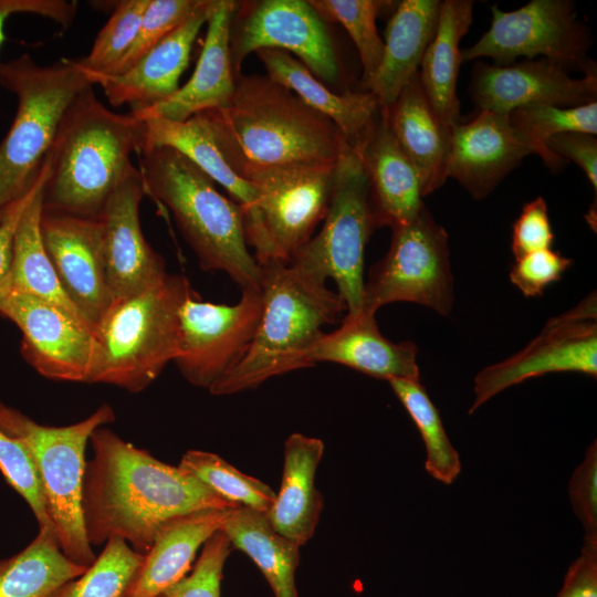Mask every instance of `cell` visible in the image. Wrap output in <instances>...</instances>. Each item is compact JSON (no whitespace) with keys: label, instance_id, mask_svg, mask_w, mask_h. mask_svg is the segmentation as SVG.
<instances>
[{"label":"cell","instance_id":"obj_1","mask_svg":"<svg viewBox=\"0 0 597 597\" xmlns=\"http://www.w3.org/2000/svg\"><path fill=\"white\" fill-rule=\"evenodd\" d=\"M86 461L82 512L91 546L123 538L145 554L167 521L197 510L234 507L179 465L159 461L105 427L95 429Z\"/></svg>","mask_w":597,"mask_h":597},{"label":"cell","instance_id":"obj_2","mask_svg":"<svg viewBox=\"0 0 597 597\" xmlns=\"http://www.w3.org/2000/svg\"><path fill=\"white\" fill-rule=\"evenodd\" d=\"M231 168L335 163L348 143L337 126L268 76H237L230 102L202 112Z\"/></svg>","mask_w":597,"mask_h":597},{"label":"cell","instance_id":"obj_3","mask_svg":"<svg viewBox=\"0 0 597 597\" xmlns=\"http://www.w3.org/2000/svg\"><path fill=\"white\" fill-rule=\"evenodd\" d=\"M143 147V121L111 111L87 87L65 112L48 156L43 209L98 219Z\"/></svg>","mask_w":597,"mask_h":597},{"label":"cell","instance_id":"obj_4","mask_svg":"<svg viewBox=\"0 0 597 597\" xmlns=\"http://www.w3.org/2000/svg\"><path fill=\"white\" fill-rule=\"evenodd\" d=\"M138 158L146 195L172 213L200 268L224 272L241 291L261 290L262 270L248 249L241 207L174 148H144Z\"/></svg>","mask_w":597,"mask_h":597},{"label":"cell","instance_id":"obj_5","mask_svg":"<svg viewBox=\"0 0 597 597\" xmlns=\"http://www.w3.org/2000/svg\"><path fill=\"white\" fill-rule=\"evenodd\" d=\"M261 266L262 314L254 337L242 358L208 390L227 396L254 389L268 379L312 367L306 355L336 323L346 306L333 292L287 262Z\"/></svg>","mask_w":597,"mask_h":597},{"label":"cell","instance_id":"obj_6","mask_svg":"<svg viewBox=\"0 0 597 597\" xmlns=\"http://www.w3.org/2000/svg\"><path fill=\"white\" fill-rule=\"evenodd\" d=\"M197 294L189 280L167 273L153 285L114 300L93 327L87 383L136 394L145 390L179 353V313Z\"/></svg>","mask_w":597,"mask_h":597},{"label":"cell","instance_id":"obj_7","mask_svg":"<svg viewBox=\"0 0 597 597\" xmlns=\"http://www.w3.org/2000/svg\"><path fill=\"white\" fill-rule=\"evenodd\" d=\"M0 85L17 96L13 122L0 143V211L36 182L72 102L94 86L80 60L38 64L23 53L0 62Z\"/></svg>","mask_w":597,"mask_h":597},{"label":"cell","instance_id":"obj_8","mask_svg":"<svg viewBox=\"0 0 597 597\" xmlns=\"http://www.w3.org/2000/svg\"><path fill=\"white\" fill-rule=\"evenodd\" d=\"M114 420L113 408L105 404L76 423L43 426L0 402V429L28 450L61 551L70 561L85 567L96 558L86 537L82 512L85 449L92 432Z\"/></svg>","mask_w":597,"mask_h":597},{"label":"cell","instance_id":"obj_9","mask_svg":"<svg viewBox=\"0 0 597 597\" xmlns=\"http://www.w3.org/2000/svg\"><path fill=\"white\" fill-rule=\"evenodd\" d=\"M375 227L359 147L347 143L335 164L324 224L287 263L320 283L333 279L347 313H358L365 284V248Z\"/></svg>","mask_w":597,"mask_h":597},{"label":"cell","instance_id":"obj_10","mask_svg":"<svg viewBox=\"0 0 597 597\" xmlns=\"http://www.w3.org/2000/svg\"><path fill=\"white\" fill-rule=\"evenodd\" d=\"M394 302H412L447 316L453 305L448 233L427 207L410 222L392 228L386 255L369 271L362 311L375 315Z\"/></svg>","mask_w":597,"mask_h":597},{"label":"cell","instance_id":"obj_11","mask_svg":"<svg viewBox=\"0 0 597 597\" xmlns=\"http://www.w3.org/2000/svg\"><path fill=\"white\" fill-rule=\"evenodd\" d=\"M490 29L461 51L462 61L491 57L498 65L517 57L546 59L566 71H596L588 59L589 34L576 19L575 6L567 0H532L514 11L492 6Z\"/></svg>","mask_w":597,"mask_h":597},{"label":"cell","instance_id":"obj_12","mask_svg":"<svg viewBox=\"0 0 597 597\" xmlns=\"http://www.w3.org/2000/svg\"><path fill=\"white\" fill-rule=\"evenodd\" d=\"M335 164L268 168L242 176L258 196L266 250L262 264L289 262L312 238L328 208Z\"/></svg>","mask_w":597,"mask_h":597},{"label":"cell","instance_id":"obj_13","mask_svg":"<svg viewBox=\"0 0 597 597\" xmlns=\"http://www.w3.org/2000/svg\"><path fill=\"white\" fill-rule=\"evenodd\" d=\"M565 371L597 376L595 294L549 318L541 333L519 353L480 370L474 378V400L469 413L511 386Z\"/></svg>","mask_w":597,"mask_h":597},{"label":"cell","instance_id":"obj_14","mask_svg":"<svg viewBox=\"0 0 597 597\" xmlns=\"http://www.w3.org/2000/svg\"><path fill=\"white\" fill-rule=\"evenodd\" d=\"M292 52L318 80L339 75L337 54L323 17L304 0H262L240 4L233 15L230 50L235 75L260 50Z\"/></svg>","mask_w":597,"mask_h":597},{"label":"cell","instance_id":"obj_15","mask_svg":"<svg viewBox=\"0 0 597 597\" xmlns=\"http://www.w3.org/2000/svg\"><path fill=\"white\" fill-rule=\"evenodd\" d=\"M261 290H243L232 305L186 300L179 313V353L174 363L191 385L209 389L251 344L262 314Z\"/></svg>","mask_w":597,"mask_h":597},{"label":"cell","instance_id":"obj_16","mask_svg":"<svg viewBox=\"0 0 597 597\" xmlns=\"http://www.w3.org/2000/svg\"><path fill=\"white\" fill-rule=\"evenodd\" d=\"M0 315L22 334L21 354L43 377L87 383L93 355L92 328L63 308L11 290L0 296Z\"/></svg>","mask_w":597,"mask_h":597},{"label":"cell","instance_id":"obj_17","mask_svg":"<svg viewBox=\"0 0 597 597\" xmlns=\"http://www.w3.org/2000/svg\"><path fill=\"white\" fill-rule=\"evenodd\" d=\"M480 111L509 115L531 104L575 107L597 102L596 71L574 78L546 60H524L509 65L475 64L470 85Z\"/></svg>","mask_w":597,"mask_h":597},{"label":"cell","instance_id":"obj_18","mask_svg":"<svg viewBox=\"0 0 597 597\" xmlns=\"http://www.w3.org/2000/svg\"><path fill=\"white\" fill-rule=\"evenodd\" d=\"M41 233L64 292L93 329L114 301L98 219L43 209Z\"/></svg>","mask_w":597,"mask_h":597},{"label":"cell","instance_id":"obj_19","mask_svg":"<svg viewBox=\"0 0 597 597\" xmlns=\"http://www.w3.org/2000/svg\"><path fill=\"white\" fill-rule=\"evenodd\" d=\"M145 195L142 172L135 166L112 192L98 217L113 300L135 294L167 274L164 259L142 231L139 206Z\"/></svg>","mask_w":597,"mask_h":597},{"label":"cell","instance_id":"obj_20","mask_svg":"<svg viewBox=\"0 0 597 597\" xmlns=\"http://www.w3.org/2000/svg\"><path fill=\"white\" fill-rule=\"evenodd\" d=\"M531 154L509 115L480 111L472 121L450 128L446 176L480 200Z\"/></svg>","mask_w":597,"mask_h":597},{"label":"cell","instance_id":"obj_21","mask_svg":"<svg viewBox=\"0 0 597 597\" xmlns=\"http://www.w3.org/2000/svg\"><path fill=\"white\" fill-rule=\"evenodd\" d=\"M213 0L203 4L182 24L146 52L132 67L116 75H90L114 107L129 105L132 112L160 103L179 86L188 67L195 40L207 24Z\"/></svg>","mask_w":597,"mask_h":597},{"label":"cell","instance_id":"obj_22","mask_svg":"<svg viewBox=\"0 0 597 597\" xmlns=\"http://www.w3.org/2000/svg\"><path fill=\"white\" fill-rule=\"evenodd\" d=\"M238 7L239 2L232 0L212 1L203 45L191 77L167 100L143 111L130 112L135 117L184 122L230 102L237 84L230 33Z\"/></svg>","mask_w":597,"mask_h":597},{"label":"cell","instance_id":"obj_23","mask_svg":"<svg viewBox=\"0 0 597 597\" xmlns=\"http://www.w3.org/2000/svg\"><path fill=\"white\" fill-rule=\"evenodd\" d=\"M144 124V148L170 147L190 159L214 184H219L229 198L237 202L244 214L247 241L254 248L259 264L265 261L266 250L258 196L252 185L240 177L220 151L203 113L184 122L161 117L142 119Z\"/></svg>","mask_w":597,"mask_h":597},{"label":"cell","instance_id":"obj_24","mask_svg":"<svg viewBox=\"0 0 597 597\" xmlns=\"http://www.w3.org/2000/svg\"><path fill=\"white\" fill-rule=\"evenodd\" d=\"M306 358L312 367L320 362H331L378 379L419 380L416 344L387 339L375 315L363 311L347 313L338 328L323 333Z\"/></svg>","mask_w":597,"mask_h":597},{"label":"cell","instance_id":"obj_25","mask_svg":"<svg viewBox=\"0 0 597 597\" xmlns=\"http://www.w3.org/2000/svg\"><path fill=\"white\" fill-rule=\"evenodd\" d=\"M368 177L377 227L412 221L423 208L418 174L395 140L384 107L357 144Z\"/></svg>","mask_w":597,"mask_h":597},{"label":"cell","instance_id":"obj_26","mask_svg":"<svg viewBox=\"0 0 597 597\" xmlns=\"http://www.w3.org/2000/svg\"><path fill=\"white\" fill-rule=\"evenodd\" d=\"M232 509L197 510L164 523L124 597H161L188 575L198 549L222 528Z\"/></svg>","mask_w":597,"mask_h":597},{"label":"cell","instance_id":"obj_27","mask_svg":"<svg viewBox=\"0 0 597 597\" xmlns=\"http://www.w3.org/2000/svg\"><path fill=\"white\" fill-rule=\"evenodd\" d=\"M324 453V442L294 432L284 443V463L279 492L266 517L272 528L300 547L314 535L324 500L315 485V474Z\"/></svg>","mask_w":597,"mask_h":597},{"label":"cell","instance_id":"obj_28","mask_svg":"<svg viewBox=\"0 0 597 597\" xmlns=\"http://www.w3.org/2000/svg\"><path fill=\"white\" fill-rule=\"evenodd\" d=\"M384 109L395 140L418 174L422 196L433 192L447 180L450 128L429 104L418 72Z\"/></svg>","mask_w":597,"mask_h":597},{"label":"cell","instance_id":"obj_29","mask_svg":"<svg viewBox=\"0 0 597 597\" xmlns=\"http://www.w3.org/2000/svg\"><path fill=\"white\" fill-rule=\"evenodd\" d=\"M441 1L402 0L385 31L384 51L374 76L363 84L381 107L391 105L418 72L437 30Z\"/></svg>","mask_w":597,"mask_h":597},{"label":"cell","instance_id":"obj_30","mask_svg":"<svg viewBox=\"0 0 597 597\" xmlns=\"http://www.w3.org/2000/svg\"><path fill=\"white\" fill-rule=\"evenodd\" d=\"M255 54L270 80L291 90L308 107L331 119L349 144H358L375 122L380 105L373 93H335L300 60L281 50H260Z\"/></svg>","mask_w":597,"mask_h":597},{"label":"cell","instance_id":"obj_31","mask_svg":"<svg viewBox=\"0 0 597 597\" xmlns=\"http://www.w3.org/2000/svg\"><path fill=\"white\" fill-rule=\"evenodd\" d=\"M473 1H441L436 33L420 64L425 95L441 123L451 128L459 122L457 82L462 55L460 41L472 23Z\"/></svg>","mask_w":597,"mask_h":597},{"label":"cell","instance_id":"obj_32","mask_svg":"<svg viewBox=\"0 0 597 597\" xmlns=\"http://www.w3.org/2000/svg\"><path fill=\"white\" fill-rule=\"evenodd\" d=\"M48 170L49 161L46 158L15 229L11 273L12 290L54 304L86 323L64 292L43 242L41 216L43 187Z\"/></svg>","mask_w":597,"mask_h":597},{"label":"cell","instance_id":"obj_33","mask_svg":"<svg viewBox=\"0 0 597 597\" xmlns=\"http://www.w3.org/2000/svg\"><path fill=\"white\" fill-rule=\"evenodd\" d=\"M221 531L232 547L254 562L275 597H298L295 572L301 547L276 533L265 514L243 506L234 507Z\"/></svg>","mask_w":597,"mask_h":597},{"label":"cell","instance_id":"obj_34","mask_svg":"<svg viewBox=\"0 0 597 597\" xmlns=\"http://www.w3.org/2000/svg\"><path fill=\"white\" fill-rule=\"evenodd\" d=\"M86 568L63 554L54 532L39 528L22 551L0 559V597H48Z\"/></svg>","mask_w":597,"mask_h":597},{"label":"cell","instance_id":"obj_35","mask_svg":"<svg viewBox=\"0 0 597 597\" xmlns=\"http://www.w3.org/2000/svg\"><path fill=\"white\" fill-rule=\"evenodd\" d=\"M509 119L519 136L553 172L559 171L567 163L552 153L546 143L557 134L579 132L597 134V102L575 107H559L548 104H531L509 114Z\"/></svg>","mask_w":597,"mask_h":597},{"label":"cell","instance_id":"obj_36","mask_svg":"<svg viewBox=\"0 0 597 597\" xmlns=\"http://www.w3.org/2000/svg\"><path fill=\"white\" fill-rule=\"evenodd\" d=\"M416 427L426 448L427 472L444 484H452L461 472L458 451L449 440L440 413L419 380H387Z\"/></svg>","mask_w":597,"mask_h":597},{"label":"cell","instance_id":"obj_37","mask_svg":"<svg viewBox=\"0 0 597 597\" xmlns=\"http://www.w3.org/2000/svg\"><path fill=\"white\" fill-rule=\"evenodd\" d=\"M179 467L234 507L243 506L266 515L274 503L276 492L266 483L241 472L216 453L188 450Z\"/></svg>","mask_w":597,"mask_h":597},{"label":"cell","instance_id":"obj_38","mask_svg":"<svg viewBox=\"0 0 597 597\" xmlns=\"http://www.w3.org/2000/svg\"><path fill=\"white\" fill-rule=\"evenodd\" d=\"M143 561L144 554L123 538L111 537L81 576L65 582L48 597H124Z\"/></svg>","mask_w":597,"mask_h":597},{"label":"cell","instance_id":"obj_39","mask_svg":"<svg viewBox=\"0 0 597 597\" xmlns=\"http://www.w3.org/2000/svg\"><path fill=\"white\" fill-rule=\"evenodd\" d=\"M322 15L338 22L348 33L359 54L363 84L376 73L383 56L384 41L378 35L376 18L386 1L376 0H310Z\"/></svg>","mask_w":597,"mask_h":597},{"label":"cell","instance_id":"obj_40","mask_svg":"<svg viewBox=\"0 0 597 597\" xmlns=\"http://www.w3.org/2000/svg\"><path fill=\"white\" fill-rule=\"evenodd\" d=\"M149 0H122L98 32L90 53L80 59L90 75H108L122 62L136 39Z\"/></svg>","mask_w":597,"mask_h":597},{"label":"cell","instance_id":"obj_41","mask_svg":"<svg viewBox=\"0 0 597 597\" xmlns=\"http://www.w3.org/2000/svg\"><path fill=\"white\" fill-rule=\"evenodd\" d=\"M203 2L205 0H149L132 49L108 75L122 74L132 67L154 45L190 18Z\"/></svg>","mask_w":597,"mask_h":597},{"label":"cell","instance_id":"obj_42","mask_svg":"<svg viewBox=\"0 0 597 597\" xmlns=\"http://www.w3.org/2000/svg\"><path fill=\"white\" fill-rule=\"evenodd\" d=\"M0 472L6 482L28 503L39 528L55 533L48 515L38 474L25 447L0 429ZM56 536V535H55Z\"/></svg>","mask_w":597,"mask_h":597},{"label":"cell","instance_id":"obj_43","mask_svg":"<svg viewBox=\"0 0 597 597\" xmlns=\"http://www.w3.org/2000/svg\"><path fill=\"white\" fill-rule=\"evenodd\" d=\"M232 545L220 530L202 546L190 573L161 597H220L223 567Z\"/></svg>","mask_w":597,"mask_h":597},{"label":"cell","instance_id":"obj_44","mask_svg":"<svg viewBox=\"0 0 597 597\" xmlns=\"http://www.w3.org/2000/svg\"><path fill=\"white\" fill-rule=\"evenodd\" d=\"M573 261L552 249L527 253L519 259L510 272V281L525 297L542 296L544 290L561 280Z\"/></svg>","mask_w":597,"mask_h":597},{"label":"cell","instance_id":"obj_45","mask_svg":"<svg viewBox=\"0 0 597 597\" xmlns=\"http://www.w3.org/2000/svg\"><path fill=\"white\" fill-rule=\"evenodd\" d=\"M554 241L547 205L542 197L526 202L512 227V253L519 259L527 253L551 249Z\"/></svg>","mask_w":597,"mask_h":597},{"label":"cell","instance_id":"obj_46","mask_svg":"<svg viewBox=\"0 0 597 597\" xmlns=\"http://www.w3.org/2000/svg\"><path fill=\"white\" fill-rule=\"evenodd\" d=\"M573 509L585 535H597V447L594 441L576 468L568 486Z\"/></svg>","mask_w":597,"mask_h":597},{"label":"cell","instance_id":"obj_47","mask_svg":"<svg viewBox=\"0 0 597 597\" xmlns=\"http://www.w3.org/2000/svg\"><path fill=\"white\" fill-rule=\"evenodd\" d=\"M547 148L564 160L576 163L586 174L595 195L597 192V139L595 135L567 132L553 136Z\"/></svg>","mask_w":597,"mask_h":597},{"label":"cell","instance_id":"obj_48","mask_svg":"<svg viewBox=\"0 0 597 597\" xmlns=\"http://www.w3.org/2000/svg\"><path fill=\"white\" fill-rule=\"evenodd\" d=\"M556 597H597V535H585L580 555L569 566Z\"/></svg>","mask_w":597,"mask_h":597},{"label":"cell","instance_id":"obj_49","mask_svg":"<svg viewBox=\"0 0 597 597\" xmlns=\"http://www.w3.org/2000/svg\"><path fill=\"white\" fill-rule=\"evenodd\" d=\"M36 14L67 29L77 13V2L69 0H0V49L6 41L4 27L9 17Z\"/></svg>","mask_w":597,"mask_h":597},{"label":"cell","instance_id":"obj_50","mask_svg":"<svg viewBox=\"0 0 597 597\" xmlns=\"http://www.w3.org/2000/svg\"><path fill=\"white\" fill-rule=\"evenodd\" d=\"M32 189L33 187L22 198L6 207L0 220V296L12 290L11 273L14 234Z\"/></svg>","mask_w":597,"mask_h":597},{"label":"cell","instance_id":"obj_51","mask_svg":"<svg viewBox=\"0 0 597 597\" xmlns=\"http://www.w3.org/2000/svg\"><path fill=\"white\" fill-rule=\"evenodd\" d=\"M3 210H4V209H3ZM3 210L0 211V220H1V218H2Z\"/></svg>","mask_w":597,"mask_h":597}]
</instances>
